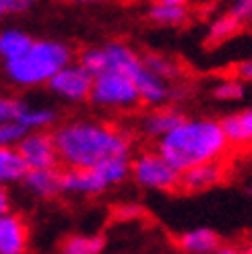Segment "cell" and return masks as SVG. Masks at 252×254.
Instances as JSON below:
<instances>
[{
	"label": "cell",
	"mask_w": 252,
	"mask_h": 254,
	"mask_svg": "<svg viewBox=\"0 0 252 254\" xmlns=\"http://www.w3.org/2000/svg\"><path fill=\"white\" fill-rule=\"evenodd\" d=\"M58 161L68 168H91L108 157H128V136L93 122H70L52 134Z\"/></svg>",
	"instance_id": "6da1fadb"
},
{
	"label": "cell",
	"mask_w": 252,
	"mask_h": 254,
	"mask_svg": "<svg viewBox=\"0 0 252 254\" xmlns=\"http://www.w3.org/2000/svg\"><path fill=\"white\" fill-rule=\"evenodd\" d=\"M228 138L217 120H182L157 138V153L170 166L184 172L205 161L219 159L228 149Z\"/></svg>",
	"instance_id": "7a4b0ae2"
},
{
	"label": "cell",
	"mask_w": 252,
	"mask_h": 254,
	"mask_svg": "<svg viewBox=\"0 0 252 254\" xmlns=\"http://www.w3.org/2000/svg\"><path fill=\"white\" fill-rule=\"evenodd\" d=\"M70 62L68 46L60 42H31L25 52L12 60H6V74L17 85H42L48 83L56 70Z\"/></svg>",
	"instance_id": "3957f363"
},
{
	"label": "cell",
	"mask_w": 252,
	"mask_h": 254,
	"mask_svg": "<svg viewBox=\"0 0 252 254\" xmlns=\"http://www.w3.org/2000/svg\"><path fill=\"white\" fill-rule=\"evenodd\" d=\"M89 99L95 106L102 108H134L141 97H138L134 81L118 68H106L93 74V85Z\"/></svg>",
	"instance_id": "277c9868"
},
{
	"label": "cell",
	"mask_w": 252,
	"mask_h": 254,
	"mask_svg": "<svg viewBox=\"0 0 252 254\" xmlns=\"http://www.w3.org/2000/svg\"><path fill=\"white\" fill-rule=\"evenodd\" d=\"M134 182L149 190H176L180 184V172L170 166L166 157L155 153H143L130 163Z\"/></svg>",
	"instance_id": "5b68a950"
},
{
	"label": "cell",
	"mask_w": 252,
	"mask_h": 254,
	"mask_svg": "<svg viewBox=\"0 0 252 254\" xmlns=\"http://www.w3.org/2000/svg\"><path fill=\"white\" fill-rule=\"evenodd\" d=\"M93 85V74L83 68L81 64H64L48 79V87L52 91L68 101H85L89 99Z\"/></svg>",
	"instance_id": "8992f818"
},
{
	"label": "cell",
	"mask_w": 252,
	"mask_h": 254,
	"mask_svg": "<svg viewBox=\"0 0 252 254\" xmlns=\"http://www.w3.org/2000/svg\"><path fill=\"white\" fill-rule=\"evenodd\" d=\"M17 151L21 153L27 168H56L58 166V151L52 134L33 132L25 134L17 143Z\"/></svg>",
	"instance_id": "52a82bcc"
},
{
	"label": "cell",
	"mask_w": 252,
	"mask_h": 254,
	"mask_svg": "<svg viewBox=\"0 0 252 254\" xmlns=\"http://www.w3.org/2000/svg\"><path fill=\"white\" fill-rule=\"evenodd\" d=\"M108 186L106 178L102 176L97 166L91 168H68L60 172V192L72 194H99Z\"/></svg>",
	"instance_id": "ba28073f"
},
{
	"label": "cell",
	"mask_w": 252,
	"mask_h": 254,
	"mask_svg": "<svg viewBox=\"0 0 252 254\" xmlns=\"http://www.w3.org/2000/svg\"><path fill=\"white\" fill-rule=\"evenodd\" d=\"M221 180H223V166L217 163V159H213L180 172L178 188H182L184 192H203V190L221 184Z\"/></svg>",
	"instance_id": "9c48e42d"
},
{
	"label": "cell",
	"mask_w": 252,
	"mask_h": 254,
	"mask_svg": "<svg viewBox=\"0 0 252 254\" xmlns=\"http://www.w3.org/2000/svg\"><path fill=\"white\" fill-rule=\"evenodd\" d=\"M29 232L19 215L4 213L0 217V254H23L27 250Z\"/></svg>",
	"instance_id": "30bf717a"
},
{
	"label": "cell",
	"mask_w": 252,
	"mask_h": 254,
	"mask_svg": "<svg viewBox=\"0 0 252 254\" xmlns=\"http://www.w3.org/2000/svg\"><path fill=\"white\" fill-rule=\"evenodd\" d=\"M21 180L35 196L50 198L60 192V172L56 168H31Z\"/></svg>",
	"instance_id": "8fae6325"
},
{
	"label": "cell",
	"mask_w": 252,
	"mask_h": 254,
	"mask_svg": "<svg viewBox=\"0 0 252 254\" xmlns=\"http://www.w3.org/2000/svg\"><path fill=\"white\" fill-rule=\"evenodd\" d=\"M178 246L182 252H190V254H211L217 252L221 246V238L209 227H196L190 230L178 238Z\"/></svg>",
	"instance_id": "7c38bea8"
},
{
	"label": "cell",
	"mask_w": 252,
	"mask_h": 254,
	"mask_svg": "<svg viewBox=\"0 0 252 254\" xmlns=\"http://www.w3.org/2000/svg\"><path fill=\"white\" fill-rule=\"evenodd\" d=\"M223 134L232 145H246L252 143V108L242 110L238 114H230L221 122Z\"/></svg>",
	"instance_id": "4fadbf2b"
},
{
	"label": "cell",
	"mask_w": 252,
	"mask_h": 254,
	"mask_svg": "<svg viewBox=\"0 0 252 254\" xmlns=\"http://www.w3.org/2000/svg\"><path fill=\"white\" fill-rule=\"evenodd\" d=\"M182 120H184V116L180 112H176V110H168V108L155 110V112H151V114H147V116H145V120H143V132L147 136L159 138L161 134L170 132L174 126H178Z\"/></svg>",
	"instance_id": "5bb4252c"
},
{
	"label": "cell",
	"mask_w": 252,
	"mask_h": 254,
	"mask_svg": "<svg viewBox=\"0 0 252 254\" xmlns=\"http://www.w3.org/2000/svg\"><path fill=\"white\" fill-rule=\"evenodd\" d=\"M27 170H29L27 163L23 161V157L17 149L0 147V186L21 180Z\"/></svg>",
	"instance_id": "9a60e30c"
},
{
	"label": "cell",
	"mask_w": 252,
	"mask_h": 254,
	"mask_svg": "<svg viewBox=\"0 0 252 254\" xmlns=\"http://www.w3.org/2000/svg\"><path fill=\"white\" fill-rule=\"evenodd\" d=\"M149 21L163 27H176V25L186 23V8L184 4H166V2H155L149 6L147 12Z\"/></svg>",
	"instance_id": "2e32d148"
},
{
	"label": "cell",
	"mask_w": 252,
	"mask_h": 254,
	"mask_svg": "<svg viewBox=\"0 0 252 254\" xmlns=\"http://www.w3.org/2000/svg\"><path fill=\"white\" fill-rule=\"evenodd\" d=\"M31 37L27 33H23L19 29H8L0 33V56L4 60H12L21 56L25 50L31 46Z\"/></svg>",
	"instance_id": "e0dca14e"
},
{
	"label": "cell",
	"mask_w": 252,
	"mask_h": 254,
	"mask_svg": "<svg viewBox=\"0 0 252 254\" xmlns=\"http://www.w3.org/2000/svg\"><path fill=\"white\" fill-rule=\"evenodd\" d=\"M106 246L102 236H72L62 244L64 254H99Z\"/></svg>",
	"instance_id": "ac0fdd59"
},
{
	"label": "cell",
	"mask_w": 252,
	"mask_h": 254,
	"mask_svg": "<svg viewBox=\"0 0 252 254\" xmlns=\"http://www.w3.org/2000/svg\"><path fill=\"white\" fill-rule=\"evenodd\" d=\"M240 27H242V23L228 12L225 17L217 19L215 23L211 25L209 35H207V44H221L225 40H230L232 35H236V31L240 29Z\"/></svg>",
	"instance_id": "d6986e66"
},
{
	"label": "cell",
	"mask_w": 252,
	"mask_h": 254,
	"mask_svg": "<svg viewBox=\"0 0 252 254\" xmlns=\"http://www.w3.org/2000/svg\"><path fill=\"white\" fill-rule=\"evenodd\" d=\"M56 118V114L52 110H46V108H25L21 112V116L17 118V122H21L27 130H33V128H44V126L52 124Z\"/></svg>",
	"instance_id": "ffe728a7"
},
{
	"label": "cell",
	"mask_w": 252,
	"mask_h": 254,
	"mask_svg": "<svg viewBox=\"0 0 252 254\" xmlns=\"http://www.w3.org/2000/svg\"><path fill=\"white\" fill-rule=\"evenodd\" d=\"M143 64L153 74H157L159 79H172V77L178 74V68H176L174 62L168 60V58H163V56H159V54H147V56H143Z\"/></svg>",
	"instance_id": "44dd1931"
},
{
	"label": "cell",
	"mask_w": 252,
	"mask_h": 254,
	"mask_svg": "<svg viewBox=\"0 0 252 254\" xmlns=\"http://www.w3.org/2000/svg\"><path fill=\"white\" fill-rule=\"evenodd\" d=\"M29 130L17 120H10V122H0V147H10L19 143L21 138L27 134Z\"/></svg>",
	"instance_id": "7402d4cb"
},
{
	"label": "cell",
	"mask_w": 252,
	"mask_h": 254,
	"mask_svg": "<svg viewBox=\"0 0 252 254\" xmlns=\"http://www.w3.org/2000/svg\"><path fill=\"white\" fill-rule=\"evenodd\" d=\"M246 93L244 89V83L242 81H223L219 83L215 89H213V95L217 99H223V101H236V99H242Z\"/></svg>",
	"instance_id": "603a6c76"
},
{
	"label": "cell",
	"mask_w": 252,
	"mask_h": 254,
	"mask_svg": "<svg viewBox=\"0 0 252 254\" xmlns=\"http://www.w3.org/2000/svg\"><path fill=\"white\" fill-rule=\"evenodd\" d=\"M27 104L15 97H0V122H10L21 116Z\"/></svg>",
	"instance_id": "cb8c5ba5"
},
{
	"label": "cell",
	"mask_w": 252,
	"mask_h": 254,
	"mask_svg": "<svg viewBox=\"0 0 252 254\" xmlns=\"http://www.w3.org/2000/svg\"><path fill=\"white\" fill-rule=\"evenodd\" d=\"M230 15L236 17L240 23H246L252 19V0H236L232 10H230Z\"/></svg>",
	"instance_id": "d4e9b609"
},
{
	"label": "cell",
	"mask_w": 252,
	"mask_h": 254,
	"mask_svg": "<svg viewBox=\"0 0 252 254\" xmlns=\"http://www.w3.org/2000/svg\"><path fill=\"white\" fill-rule=\"evenodd\" d=\"M236 72L240 74L244 81H252V62H242V64H238Z\"/></svg>",
	"instance_id": "484cf974"
},
{
	"label": "cell",
	"mask_w": 252,
	"mask_h": 254,
	"mask_svg": "<svg viewBox=\"0 0 252 254\" xmlns=\"http://www.w3.org/2000/svg\"><path fill=\"white\" fill-rule=\"evenodd\" d=\"M19 10L17 0H0V15H6V12Z\"/></svg>",
	"instance_id": "4316f807"
},
{
	"label": "cell",
	"mask_w": 252,
	"mask_h": 254,
	"mask_svg": "<svg viewBox=\"0 0 252 254\" xmlns=\"http://www.w3.org/2000/svg\"><path fill=\"white\" fill-rule=\"evenodd\" d=\"M4 213H8V194H6V190L0 186V217H2Z\"/></svg>",
	"instance_id": "83f0119b"
},
{
	"label": "cell",
	"mask_w": 252,
	"mask_h": 254,
	"mask_svg": "<svg viewBox=\"0 0 252 254\" xmlns=\"http://www.w3.org/2000/svg\"><path fill=\"white\" fill-rule=\"evenodd\" d=\"M33 2H35V0H17V4H19V10H23V8L31 6Z\"/></svg>",
	"instance_id": "f1b7e54d"
},
{
	"label": "cell",
	"mask_w": 252,
	"mask_h": 254,
	"mask_svg": "<svg viewBox=\"0 0 252 254\" xmlns=\"http://www.w3.org/2000/svg\"><path fill=\"white\" fill-rule=\"evenodd\" d=\"M157 2H166V4H186V0H157Z\"/></svg>",
	"instance_id": "f546056e"
},
{
	"label": "cell",
	"mask_w": 252,
	"mask_h": 254,
	"mask_svg": "<svg viewBox=\"0 0 252 254\" xmlns=\"http://www.w3.org/2000/svg\"><path fill=\"white\" fill-rule=\"evenodd\" d=\"M72 2H106V0H72Z\"/></svg>",
	"instance_id": "4dcf8cb0"
},
{
	"label": "cell",
	"mask_w": 252,
	"mask_h": 254,
	"mask_svg": "<svg viewBox=\"0 0 252 254\" xmlns=\"http://www.w3.org/2000/svg\"><path fill=\"white\" fill-rule=\"evenodd\" d=\"M248 252H250V254H252V244H250V246H248Z\"/></svg>",
	"instance_id": "1f68e13d"
}]
</instances>
